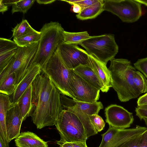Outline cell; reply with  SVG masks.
Returning <instances> with one entry per match:
<instances>
[{
	"mask_svg": "<svg viewBox=\"0 0 147 147\" xmlns=\"http://www.w3.org/2000/svg\"><path fill=\"white\" fill-rule=\"evenodd\" d=\"M104 0L99 1L91 6L85 8L77 14V18L81 20H85L95 18L103 11Z\"/></svg>",
	"mask_w": 147,
	"mask_h": 147,
	"instance_id": "ffe728a7",
	"label": "cell"
},
{
	"mask_svg": "<svg viewBox=\"0 0 147 147\" xmlns=\"http://www.w3.org/2000/svg\"><path fill=\"white\" fill-rule=\"evenodd\" d=\"M41 32L35 30L17 39L13 38L18 47H27L34 43L39 42Z\"/></svg>",
	"mask_w": 147,
	"mask_h": 147,
	"instance_id": "603a6c76",
	"label": "cell"
},
{
	"mask_svg": "<svg viewBox=\"0 0 147 147\" xmlns=\"http://www.w3.org/2000/svg\"><path fill=\"white\" fill-rule=\"evenodd\" d=\"M36 1L35 0H17L12 5V14L16 12H21L26 13Z\"/></svg>",
	"mask_w": 147,
	"mask_h": 147,
	"instance_id": "484cf974",
	"label": "cell"
},
{
	"mask_svg": "<svg viewBox=\"0 0 147 147\" xmlns=\"http://www.w3.org/2000/svg\"><path fill=\"white\" fill-rule=\"evenodd\" d=\"M107 131L101 135L102 139L98 147H108L114 137L119 129L109 125Z\"/></svg>",
	"mask_w": 147,
	"mask_h": 147,
	"instance_id": "f1b7e54d",
	"label": "cell"
},
{
	"mask_svg": "<svg viewBox=\"0 0 147 147\" xmlns=\"http://www.w3.org/2000/svg\"><path fill=\"white\" fill-rule=\"evenodd\" d=\"M18 48L0 51V73L9 63L16 53Z\"/></svg>",
	"mask_w": 147,
	"mask_h": 147,
	"instance_id": "83f0119b",
	"label": "cell"
},
{
	"mask_svg": "<svg viewBox=\"0 0 147 147\" xmlns=\"http://www.w3.org/2000/svg\"><path fill=\"white\" fill-rule=\"evenodd\" d=\"M42 71L38 65H30L24 76L17 84L11 98V104L17 103L22 95Z\"/></svg>",
	"mask_w": 147,
	"mask_h": 147,
	"instance_id": "9a60e30c",
	"label": "cell"
},
{
	"mask_svg": "<svg viewBox=\"0 0 147 147\" xmlns=\"http://www.w3.org/2000/svg\"><path fill=\"white\" fill-rule=\"evenodd\" d=\"M32 99L31 84L22 95L17 103L23 118V121L30 116L32 107Z\"/></svg>",
	"mask_w": 147,
	"mask_h": 147,
	"instance_id": "44dd1931",
	"label": "cell"
},
{
	"mask_svg": "<svg viewBox=\"0 0 147 147\" xmlns=\"http://www.w3.org/2000/svg\"><path fill=\"white\" fill-rule=\"evenodd\" d=\"M8 6L3 2V0H0V12L3 14L4 12L8 10Z\"/></svg>",
	"mask_w": 147,
	"mask_h": 147,
	"instance_id": "74e56055",
	"label": "cell"
},
{
	"mask_svg": "<svg viewBox=\"0 0 147 147\" xmlns=\"http://www.w3.org/2000/svg\"><path fill=\"white\" fill-rule=\"evenodd\" d=\"M133 81L141 94L147 92V80L140 71H136L134 72Z\"/></svg>",
	"mask_w": 147,
	"mask_h": 147,
	"instance_id": "4316f807",
	"label": "cell"
},
{
	"mask_svg": "<svg viewBox=\"0 0 147 147\" xmlns=\"http://www.w3.org/2000/svg\"><path fill=\"white\" fill-rule=\"evenodd\" d=\"M135 1L141 4H142L147 6V0H135Z\"/></svg>",
	"mask_w": 147,
	"mask_h": 147,
	"instance_id": "7bdbcfd3",
	"label": "cell"
},
{
	"mask_svg": "<svg viewBox=\"0 0 147 147\" xmlns=\"http://www.w3.org/2000/svg\"><path fill=\"white\" fill-rule=\"evenodd\" d=\"M80 45L89 54L105 65L114 58L119 50L114 36L112 34L91 36L81 43Z\"/></svg>",
	"mask_w": 147,
	"mask_h": 147,
	"instance_id": "8992f818",
	"label": "cell"
},
{
	"mask_svg": "<svg viewBox=\"0 0 147 147\" xmlns=\"http://www.w3.org/2000/svg\"><path fill=\"white\" fill-rule=\"evenodd\" d=\"M110 61L108 69L111 73L112 87L119 100L126 102L137 98L141 93L133 81V73L136 70L130 61L114 58Z\"/></svg>",
	"mask_w": 147,
	"mask_h": 147,
	"instance_id": "7a4b0ae2",
	"label": "cell"
},
{
	"mask_svg": "<svg viewBox=\"0 0 147 147\" xmlns=\"http://www.w3.org/2000/svg\"><path fill=\"white\" fill-rule=\"evenodd\" d=\"M56 0H37L36 1L39 4H47L51 3L54 2Z\"/></svg>",
	"mask_w": 147,
	"mask_h": 147,
	"instance_id": "ab89813d",
	"label": "cell"
},
{
	"mask_svg": "<svg viewBox=\"0 0 147 147\" xmlns=\"http://www.w3.org/2000/svg\"><path fill=\"white\" fill-rule=\"evenodd\" d=\"M71 143L74 147H88L86 142H74Z\"/></svg>",
	"mask_w": 147,
	"mask_h": 147,
	"instance_id": "f35d334b",
	"label": "cell"
},
{
	"mask_svg": "<svg viewBox=\"0 0 147 147\" xmlns=\"http://www.w3.org/2000/svg\"><path fill=\"white\" fill-rule=\"evenodd\" d=\"M11 104L9 96L0 93V136L6 146L9 144L7 135L6 119L7 111Z\"/></svg>",
	"mask_w": 147,
	"mask_h": 147,
	"instance_id": "ac0fdd59",
	"label": "cell"
},
{
	"mask_svg": "<svg viewBox=\"0 0 147 147\" xmlns=\"http://www.w3.org/2000/svg\"><path fill=\"white\" fill-rule=\"evenodd\" d=\"M80 0H61V1L66 2L69 4L73 5L79 1Z\"/></svg>",
	"mask_w": 147,
	"mask_h": 147,
	"instance_id": "b9f144b4",
	"label": "cell"
},
{
	"mask_svg": "<svg viewBox=\"0 0 147 147\" xmlns=\"http://www.w3.org/2000/svg\"><path fill=\"white\" fill-rule=\"evenodd\" d=\"M15 142L17 147H48L47 142L29 131L21 132Z\"/></svg>",
	"mask_w": 147,
	"mask_h": 147,
	"instance_id": "e0dca14e",
	"label": "cell"
},
{
	"mask_svg": "<svg viewBox=\"0 0 147 147\" xmlns=\"http://www.w3.org/2000/svg\"><path fill=\"white\" fill-rule=\"evenodd\" d=\"M57 50L62 61L70 69L80 65H91L89 54L77 45L63 41L58 45Z\"/></svg>",
	"mask_w": 147,
	"mask_h": 147,
	"instance_id": "9c48e42d",
	"label": "cell"
},
{
	"mask_svg": "<svg viewBox=\"0 0 147 147\" xmlns=\"http://www.w3.org/2000/svg\"><path fill=\"white\" fill-rule=\"evenodd\" d=\"M87 31L70 32L64 31L63 33V41L65 43L78 45L91 37Z\"/></svg>",
	"mask_w": 147,
	"mask_h": 147,
	"instance_id": "7402d4cb",
	"label": "cell"
},
{
	"mask_svg": "<svg viewBox=\"0 0 147 147\" xmlns=\"http://www.w3.org/2000/svg\"><path fill=\"white\" fill-rule=\"evenodd\" d=\"M136 115L141 120L144 118L147 119V105L137 106L136 108Z\"/></svg>",
	"mask_w": 147,
	"mask_h": 147,
	"instance_id": "1f68e13d",
	"label": "cell"
},
{
	"mask_svg": "<svg viewBox=\"0 0 147 147\" xmlns=\"http://www.w3.org/2000/svg\"><path fill=\"white\" fill-rule=\"evenodd\" d=\"M143 119L144 121L145 124L146 126V127H147V119L144 118Z\"/></svg>",
	"mask_w": 147,
	"mask_h": 147,
	"instance_id": "f6af8a7d",
	"label": "cell"
},
{
	"mask_svg": "<svg viewBox=\"0 0 147 147\" xmlns=\"http://www.w3.org/2000/svg\"><path fill=\"white\" fill-rule=\"evenodd\" d=\"M71 90L72 99L88 102L97 101L100 90L85 81L73 70H71Z\"/></svg>",
	"mask_w": 147,
	"mask_h": 147,
	"instance_id": "30bf717a",
	"label": "cell"
},
{
	"mask_svg": "<svg viewBox=\"0 0 147 147\" xmlns=\"http://www.w3.org/2000/svg\"><path fill=\"white\" fill-rule=\"evenodd\" d=\"M88 116L92 124L97 133L104 129L105 123L100 116L98 114Z\"/></svg>",
	"mask_w": 147,
	"mask_h": 147,
	"instance_id": "f546056e",
	"label": "cell"
},
{
	"mask_svg": "<svg viewBox=\"0 0 147 147\" xmlns=\"http://www.w3.org/2000/svg\"><path fill=\"white\" fill-rule=\"evenodd\" d=\"M57 143L60 147H74L71 142H62L58 141Z\"/></svg>",
	"mask_w": 147,
	"mask_h": 147,
	"instance_id": "8d00e7d4",
	"label": "cell"
},
{
	"mask_svg": "<svg viewBox=\"0 0 147 147\" xmlns=\"http://www.w3.org/2000/svg\"><path fill=\"white\" fill-rule=\"evenodd\" d=\"M134 65L135 68L142 72L147 78V57L138 59Z\"/></svg>",
	"mask_w": 147,
	"mask_h": 147,
	"instance_id": "4dcf8cb0",
	"label": "cell"
},
{
	"mask_svg": "<svg viewBox=\"0 0 147 147\" xmlns=\"http://www.w3.org/2000/svg\"><path fill=\"white\" fill-rule=\"evenodd\" d=\"M35 30L31 26L27 20H23L12 30V37L13 38L17 39Z\"/></svg>",
	"mask_w": 147,
	"mask_h": 147,
	"instance_id": "d4e9b609",
	"label": "cell"
},
{
	"mask_svg": "<svg viewBox=\"0 0 147 147\" xmlns=\"http://www.w3.org/2000/svg\"><path fill=\"white\" fill-rule=\"evenodd\" d=\"M104 9L128 23L137 21L142 15L141 4L135 0H104Z\"/></svg>",
	"mask_w": 147,
	"mask_h": 147,
	"instance_id": "ba28073f",
	"label": "cell"
},
{
	"mask_svg": "<svg viewBox=\"0 0 147 147\" xmlns=\"http://www.w3.org/2000/svg\"><path fill=\"white\" fill-rule=\"evenodd\" d=\"M73 70L86 82L102 92L103 85L91 65H80Z\"/></svg>",
	"mask_w": 147,
	"mask_h": 147,
	"instance_id": "d6986e66",
	"label": "cell"
},
{
	"mask_svg": "<svg viewBox=\"0 0 147 147\" xmlns=\"http://www.w3.org/2000/svg\"><path fill=\"white\" fill-rule=\"evenodd\" d=\"M82 10V9L80 6L76 3L73 4L71 9V11L78 13L80 12Z\"/></svg>",
	"mask_w": 147,
	"mask_h": 147,
	"instance_id": "d590c367",
	"label": "cell"
},
{
	"mask_svg": "<svg viewBox=\"0 0 147 147\" xmlns=\"http://www.w3.org/2000/svg\"><path fill=\"white\" fill-rule=\"evenodd\" d=\"M16 86V74L14 72L7 76L0 82V93L8 96L12 94Z\"/></svg>",
	"mask_w": 147,
	"mask_h": 147,
	"instance_id": "cb8c5ba5",
	"label": "cell"
},
{
	"mask_svg": "<svg viewBox=\"0 0 147 147\" xmlns=\"http://www.w3.org/2000/svg\"><path fill=\"white\" fill-rule=\"evenodd\" d=\"M147 127L136 125L130 129H119L108 147H131Z\"/></svg>",
	"mask_w": 147,
	"mask_h": 147,
	"instance_id": "7c38bea8",
	"label": "cell"
},
{
	"mask_svg": "<svg viewBox=\"0 0 147 147\" xmlns=\"http://www.w3.org/2000/svg\"><path fill=\"white\" fill-rule=\"evenodd\" d=\"M32 107L30 116L37 129L55 125L63 109L61 94L49 78L42 71L32 84Z\"/></svg>",
	"mask_w": 147,
	"mask_h": 147,
	"instance_id": "6da1fadb",
	"label": "cell"
},
{
	"mask_svg": "<svg viewBox=\"0 0 147 147\" xmlns=\"http://www.w3.org/2000/svg\"><path fill=\"white\" fill-rule=\"evenodd\" d=\"M138 106L147 105V93L140 96L137 101Z\"/></svg>",
	"mask_w": 147,
	"mask_h": 147,
	"instance_id": "e575fe53",
	"label": "cell"
},
{
	"mask_svg": "<svg viewBox=\"0 0 147 147\" xmlns=\"http://www.w3.org/2000/svg\"><path fill=\"white\" fill-rule=\"evenodd\" d=\"M0 147H6L1 136H0Z\"/></svg>",
	"mask_w": 147,
	"mask_h": 147,
	"instance_id": "ee69618b",
	"label": "cell"
},
{
	"mask_svg": "<svg viewBox=\"0 0 147 147\" xmlns=\"http://www.w3.org/2000/svg\"><path fill=\"white\" fill-rule=\"evenodd\" d=\"M41 70L49 78L61 94L72 98L71 90V69L64 63L57 49Z\"/></svg>",
	"mask_w": 147,
	"mask_h": 147,
	"instance_id": "5b68a950",
	"label": "cell"
},
{
	"mask_svg": "<svg viewBox=\"0 0 147 147\" xmlns=\"http://www.w3.org/2000/svg\"><path fill=\"white\" fill-rule=\"evenodd\" d=\"M105 114L106 122L109 125L118 129L129 128L134 121L132 113L115 104L111 105L106 108Z\"/></svg>",
	"mask_w": 147,
	"mask_h": 147,
	"instance_id": "8fae6325",
	"label": "cell"
},
{
	"mask_svg": "<svg viewBox=\"0 0 147 147\" xmlns=\"http://www.w3.org/2000/svg\"><path fill=\"white\" fill-rule=\"evenodd\" d=\"M60 100L63 109L76 110L88 116L98 114L103 106L100 102H88L78 101L61 94Z\"/></svg>",
	"mask_w": 147,
	"mask_h": 147,
	"instance_id": "5bb4252c",
	"label": "cell"
},
{
	"mask_svg": "<svg viewBox=\"0 0 147 147\" xmlns=\"http://www.w3.org/2000/svg\"><path fill=\"white\" fill-rule=\"evenodd\" d=\"M139 147H147V129L142 135Z\"/></svg>",
	"mask_w": 147,
	"mask_h": 147,
	"instance_id": "836d02e7",
	"label": "cell"
},
{
	"mask_svg": "<svg viewBox=\"0 0 147 147\" xmlns=\"http://www.w3.org/2000/svg\"><path fill=\"white\" fill-rule=\"evenodd\" d=\"M37 42L27 47H18L16 54L0 73V82L13 73L16 74L17 85L26 74L38 46Z\"/></svg>",
	"mask_w": 147,
	"mask_h": 147,
	"instance_id": "52a82bcc",
	"label": "cell"
},
{
	"mask_svg": "<svg viewBox=\"0 0 147 147\" xmlns=\"http://www.w3.org/2000/svg\"><path fill=\"white\" fill-rule=\"evenodd\" d=\"M91 65L103 86L102 92H106L112 87L111 73L106 65L89 54Z\"/></svg>",
	"mask_w": 147,
	"mask_h": 147,
	"instance_id": "2e32d148",
	"label": "cell"
},
{
	"mask_svg": "<svg viewBox=\"0 0 147 147\" xmlns=\"http://www.w3.org/2000/svg\"><path fill=\"white\" fill-rule=\"evenodd\" d=\"M64 31L58 22L51 21L43 25L40 31L41 37L37 49L30 65H38L42 69L46 65L58 45L63 41Z\"/></svg>",
	"mask_w": 147,
	"mask_h": 147,
	"instance_id": "3957f363",
	"label": "cell"
},
{
	"mask_svg": "<svg viewBox=\"0 0 147 147\" xmlns=\"http://www.w3.org/2000/svg\"><path fill=\"white\" fill-rule=\"evenodd\" d=\"M99 0H80L76 3L80 5L82 10L98 2Z\"/></svg>",
	"mask_w": 147,
	"mask_h": 147,
	"instance_id": "d6a6232c",
	"label": "cell"
},
{
	"mask_svg": "<svg viewBox=\"0 0 147 147\" xmlns=\"http://www.w3.org/2000/svg\"><path fill=\"white\" fill-rule=\"evenodd\" d=\"M23 121V119L17 103L11 104L7 111L6 119L7 135L9 142L20 135Z\"/></svg>",
	"mask_w": 147,
	"mask_h": 147,
	"instance_id": "4fadbf2b",
	"label": "cell"
},
{
	"mask_svg": "<svg viewBox=\"0 0 147 147\" xmlns=\"http://www.w3.org/2000/svg\"><path fill=\"white\" fill-rule=\"evenodd\" d=\"M142 135L139 136L131 147H139Z\"/></svg>",
	"mask_w": 147,
	"mask_h": 147,
	"instance_id": "60d3db41",
	"label": "cell"
},
{
	"mask_svg": "<svg viewBox=\"0 0 147 147\" xmlns=\"http://www.w3.org/2000/svg\"><path fill=\"white\" fill-rule=\"evenodd\" d=\"M62 142H86L87 133L82 122L74 113L63 109L55 124Z\"/></svg>",
	"mask_w": 147,
	"mask_h": 147,
	"instance_id": "277c9868",
	"label": "cell"
}]
</instances>
